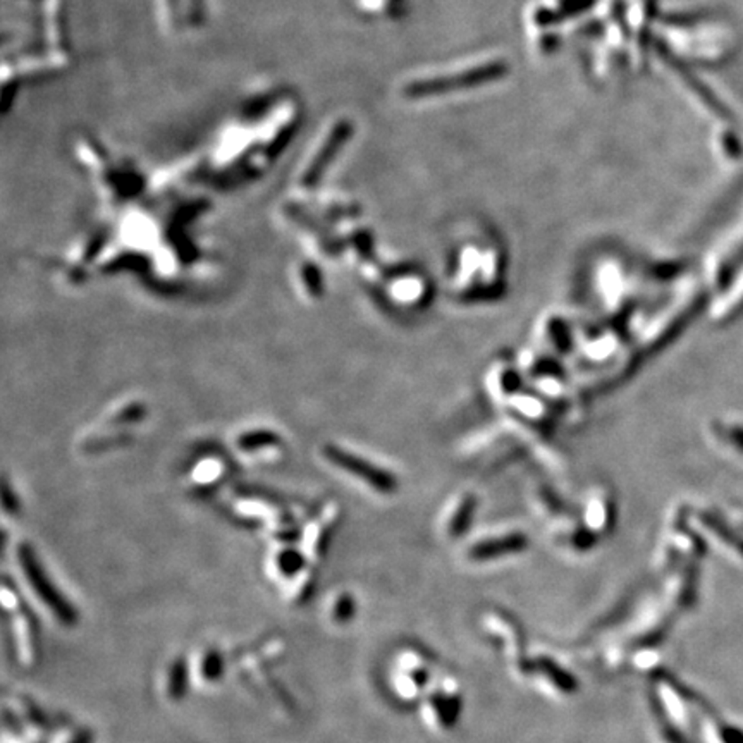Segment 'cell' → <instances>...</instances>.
<instances>
[{
	"mask_svg": "<svg viewBox=\"0 0 743 743\" xmlns=\"http://www.w3.org/2000/svg\"><path fill=\"white\" fill-rule=\"evenodd\" d=\"M506 73H508V66L505 62L494 61V62H488L484 66H479L472 71L460 73V75H455V77H431V79H425V81H416L405 90V93L411 99H422V97L446 93V92H453V90L481 86V85H486L489 81L505 77Z\"/></svg>",
	"mask_w": 743,
	"mask_h": 743,
	"instance_id": "6da1fadb",
	"label": "cell"
},
{
	"mask_svg": "<svg viewBox=\"0 0 743 743\" xmlns=\"http://www.w3.org/2000/svg\"><path fill=\"white\" fill-rule=\"evenodd\" d=\"M20 561H21V568L25 571L26 580L29 582V586H31V589L35 590V594L44 601V604L64 625H75L77 623V611L59 594V590L52 586L51 580L47 578V575L40 568V564L36 561V558H35V554L29 547L23 545L20 549Z\"/></svg>",
	"mask_w": 743,
	"mask_h": 743,
	"instance_id": "7a4b0ae2",
	"label": "cell"
},
{
	"mask_svg": "<svg viewBox=\"0 0 743 743\" xmlns=\"http://www.w3.org/2000/svg\"><path fill=\"white\" fill-rule=\"evenodd\" d=\"M527 547V537L521 534H513L496 540H486L470 549V558L475 561L492 560L499 556H506L513 553H520Z\"/></svg>",
	"mask_w": 743,
	"mask_h": 743,
	"instance_id": "3957f363",
	"label": "cell"
},
{
	"mask_svg": "<svg viewBox=\"0 0 743 743\" xmlns=\"http://www.w3.org/2000/svg\"><path fill=\"white\" fill-rule=\"evenodd\" d=\"M521 669L527 671V673H536V671L544 673L556 685V689L564 693H573L578 687V682L568 671H564L558 665H554L551 659H536L532 663L523 665Z\"/></svg>",
	"mask_w": 743,
	"mask_h": 743,
	"instance_id": "277c9868",
	"label": "cell"
},
{
	"mask_svg": "<svg viewBox=\"0 0 743 743\" xmlns=\"http://www.w3.org/2000/svg\"><path fill=\"white\" fill-rule=\"evenodd\" d=\"M329 458H333L334 462L337 463V464H343L346 470L357 473L359 477H363L367 481H372L374 486H377V488L383 489V490H387V489L392 486L391 479L387 475H384L383 472L372 470L374 466L370 468L368 464L359 462L357 458H351L348 453H339V451L329 449Z\"/></svg>",
	"mask_w": 743,
	"mask_h": 743,
	"instance_id": "5b68a950",
	"label": "cell"
},
{
	"mask_svg": "<svg viewBox=\"0 0 743 743\" xmlns=\"http://www.w3.org/2000/svg\"><path fill=\"white\" fill-rule=\"evenodd\" d=\"M594 2L595 0H564L554 11H540V12H537L536 21L538 25H551V23L563 21V20H568L571 16H577V14L587 11L589 7H592Z\"/></svg>",
	"mask_w": 743,
	"mask_h": 743,
	"instance_id": "8992f818",
	"label": "cell"
},
{
	"mask_svg": "<svg viewBox=\"0 0 743 743\" xmlns=\"http://www.w3.org/2000/svg\"><path fill=\"white\" fill-rule=\"evenodd\" d=\"M432 706L436 709L439 721L444 726H453L460 715V700L456 697H446V695H434Z\"/></svg>",
	"mask_w": 743,
	"mask_h": 743,
	"instance_id": "52a82bcc",
	"label": "cell"
},
{
	"mask_svg": "<svg viewBox=\"0 0 743 743\" xmlns=\"http://www.w3.org/2000/svg\"><path fill=\"white\" fill-rule=\"evenodd\" d=\"M184 689H186V666H184L182 659H180L176 663V666L173 667V673H171L169 693H171V697H181L184 693Z\"/></svg>",
	"mask_w": 743,
	"mask_h": 743,
	"instance_id": "ba28073f",
	"label": "cell"
},
{
	"mask_svg": "<svg viewBox=\"0 0 743 743\" xmlns=\"http://www.w3.org/2000/svg\"><path fill=\"white\" fill-rule=\"evenodd\" d=\"M472 513H473V503L472 501H466L462 508H460L458 514L451 521V529H449L451 536H460V534H463L466 530V527L470 525Z\"/></svg>",
	"mask_w": 743,
	"mask_h": 743,
	"instance_id": "9c48e42d",
	"label": "cell"
},
{
	"mask_svg": "<svg viewBox=\"0 0 743 743\" xmlns=\"http://www.w3.org/2000/svg\"><path fill=\"white\" fill-rule=\"evenodd\" d=\"M743 260V241L742 243H739L737 245V248L733 250V254L731 255L726 256V260L723 262V267H721V279H726L728 278V274H731L740 263H742Z\"/></svg>",
	"mask_w": 743,
	"mask_h": 743,
	"instance_id": "30bf717a",
	"label": "cell"
},
{
	"mask_svg": "<svg viewBox=\"0 0 743 743\" xmlns=\"http://www.w3.org/2000/svg\"><path fill=\"white\" fill-rule=\"evenodd\" d=\"M334 615H335V618L339 621H348L351 616L355 615V602H353V599L350 595L341 597L339 602H337V606H335Z\"/></svg>",
	"mask_w": 743,
	"mask_h": 743,
	"instance_id": "8fae6325",
	"label": "cell"
},
{
	"mask_svg": "<svg viewBox=\"0 0 743 743\" xmlns=\"http://www.w3.org/2000/svg\"><path fill=\"white\" fill-rule=\"evenodd\" d=\"M737 289H739V291H737V293H733V296H731V300H728L726 307L721 310V315H723V317H728V315H737L739 311H742L743 284H740Z\"/></svg>",
	"mask_w": 743,
	"mask_h": 743,
	"instance_id": "7c38bea8",
	"label": "cell"
},
{
	"mask_svg": "<svg viewBox=\"0 0 743 743\" xmlns=\"http://www.w3.org/2000/svg\"><path fill=\"white\" fill-rule=\"evenodd\" d=\"M663 735L667 743H691L678 731V728L671 726L666 719H663Z\"/></svg>",
	"mask_w": 743,
	"mask_h": 743,
	"instance_id": "4fadbf2b",
	"label": "cell"
},
{
	"mask_svg": "<svg viewBox=\"0 0 743 743\" xmlns=\"http://www.w3.org/2000/svg\"><path fill=\"white\" fill-rule=\"evenodd\" d=\"M706 521H707V525H709V527H711V529H713V530H715V532H716V530H718V532H721V534H723V536H728V530H726V529H724V525H723V521H718V520H716V518H715V516H707V518H706ZM731 537H735V536H733V534H730V537H726V540H728V542H730V540H731V544H733V545H735V547H737V549H743L742 545H740V544H739V542H737V540H733V538H731Z\"/></svg>",
	"mask_w": 743,
	"mask_h": 743,
	"instance_id": "5bb4252c",
	"label": "cell"
},
{
	"mask_svg": "<svg viewBox=\"0 0 743 743\" xmlns=\"http://www.w3.org/2000/svg\"><path fill=\"white\" fill-rule=\"evenodd\" d=\"M206 676L208 678H212V676H217L219 674V671H221V661H219V658L217 656H210L208 659H206Z\"/></svg>",
	"mask_w": 743,
	"mask_h": 743,
	"instance_id": "9a60e30c",
	"label": "cell"
},
{
	"mask_svg": "<svg viewBox=\"0 0 743 743\" xmlns=\"http://www.w3.org/2000/svg\"><path fill=\"white\" fill-rule=\"evenodd\" d=\"M726 437L730 439V440H733V444L735 446H739L740 449H743V431L742 429H728V434Z\"/></svg>",
	"mask_w": 743,
	"mask_h": 743,
	"instance_id": "2e32d148",
	"label": "cell"
},
{
	"mask_svg": "<svg viewBox=\"0 0 743 743\" xmlns=\"http://www.w3.org/2000/svg\"><path fill=\"white\" fill-rule=\"evenodd\" d=\"M88 742H90V740H88V737H86V735H81V737H79V739H77V742H75V743H88Z\"/></svg>",
	"mask_w": 743,
	"mask_h": 743,
	"instance_id": "e0dca14e",
	"label": "cell"
}]
</instances>
